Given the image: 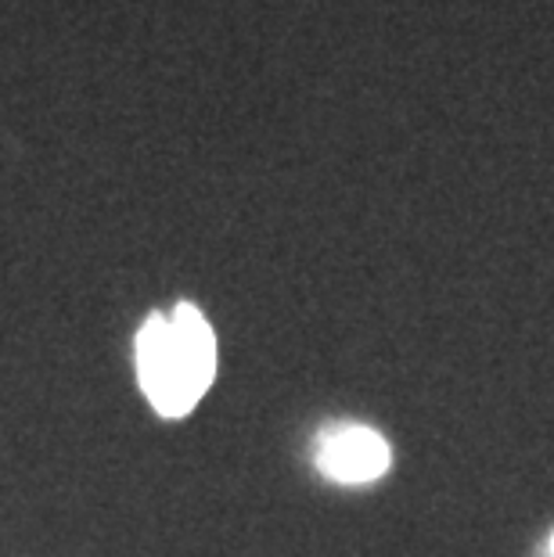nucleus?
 <instances>
[{
	"instance_id": "f257e3e1",
	"label": "nucleus",
	"mask_w": 554,
	"mask_h": 557,
	"mask_svg": "<svg viewBox=\"0 0 554 557\" xmlns=\"http://www.w3.org/2000/svg\"><path fill=\"white\" fill-rule=\"evenodd\" d=\"M217 374V338L192 302L156 313L137 331V377L162 418H184Z\"/></svg>"
},
{
	"instance_id": "f03ea898",
	"label": "nucleus",
	"mask_w": 554,
	"mask_h": 557,
	"mask_svg": "<svg viewBox=\"0 0 554 557\" xmlns=\"http://www.w3.org/2000/svg\"><path fill=\"white\" fill-rule=\"evenodd\" d=\"M389 465H393V449L368 424H335L317 438V468L332 482H374L385 475Z\"/></svg>"
},
{
	"instance_id": "7ed1b4c3",
	"label": "nucleus",
	"mask_w": 554,
	"mask_h": 557,
	"mask_svg": "<svg viewBox=\"0 0 554 557\" xmlns=\"http://www.w3.org/2000/svg\"><path fill=\"white\" fill-rule=\"evenodd\" d=\"M551 557H554V536H551Z\"/></svg>"
}]
</instances>
